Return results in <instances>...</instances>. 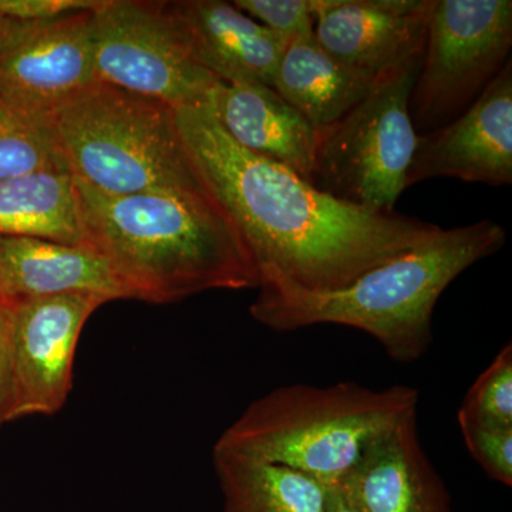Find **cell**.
I'll list each match as a JSON object with an SVG mask.
<instances>
[{
	"label": "cell",
	"mask_w": 512,
	"mask_h": 512,
	"mask_svg": "<svg viewBox=\"0 0 512 512\" xmlns=\"http://www.w3.org/2000/svg\"><path fill=\"white\" fill-rule=\"evenodd\" d=\"M338 487L359 512H451L446 485L421 448L417 412L367 448Z\"/></svg>",
	"instance_id": "4fadbf2b"
},
{
	"label": "cell",
	"mask_w": 512,
	"mask_h": 512,
	"mask_svg": "<svg viewBox=\"0 0 512 512\" xmlns=\"http://www.w3.org/2000/svg\"><path fill=\"white\" fill-rule=\"evenodd\" d=\"M175 120L202 183L241 231L259 284L281 279L309 292L338 291L440 229L320 191L285 165L235 143L211 104L175 110Z\"/></svg>",
	"instance_id": "6da1fadb"
},
{
	"label": "cell",
	"mask_w": 512,
	"mask_h": 512,
	"mask_svg": "<svg viewBox=\"0 0 512 512\" xmlns=\"http://www.w3.org/2000/svg\"><path fill=\"white\" fill-rule=\"evenodd\" d=\"M417 404L419 392L407 386L293 384L249 404L214 450L293 468L338 487L367 448L417 412Z\"/></svg>",
	"instance_id": "277c9868"
},
{
	"label": "cell",
	"mask_w": 512,
	"mask_h": 512,
	"mask_svg": "<svg viewBox=\"0 0 512 512\" xmlns=\"http://www.w3.org/2000/svg\"><path fill=\"white\" fill-rule=\"evenodd\" d=\"M421 59L423 53L384 72L346 116L319 130L316 188L365 210L393 212L419 140L410 96Z\"/></svg>",
	"instance_id": "8992f818"
},
{
	"label": "cell",
	"mask_w": 512,
	"mask_h": 512,
	"mask_svg": "<svg viewBox=\"0 0 512 512\" xmlns=\"http://www.w3.org/2000/svg\"><path fill=\"white\" fill-rule=\"evenodd\" d=\"M511 0H430L426 43L410 96L416 131L460 117L510 60Z\"/></svg>",
	"instance_id": "ba28073f"
},
{
	"label": "cell",
	"mask_w": 512,
	"mask_h": 512,
	"mask_svg": "<svg viewBox=\"0 0 512 512\" xmlns=\"http://www.w3.org/2000/svg\"><path fill=\"white\" fill-rule=\"evenodd\" d=\"M507 241L493 220L440 228L416 247L357 276L345 288L309 292L281 279H266L252 303V318L278 332L342 325L369 333L396 362L424 355L431 342L434 306L447 286Z\"/></svg>",
	"instance_id": "3957f363"
},
{
	"label": "cell",
	"mask_w": 512,
	"mask_h": 512,
	"mask_svg": "<svg viewBox=\"0 0 512 512\" xmlns=\"http://www.w3.org/2000/svg\"><path fill=\"white\" fill-rule=\"evenodd\" d=\"M458 421L512 429V348L508 343L468 390Z\"/></svg>",
	"instance_id": "44dd1931"
},
{
	"label": "cell",
	"mask_w": 512,
	"mask_h": 512,
	"mask_svg": "<svg viewBox=\"0 0 512 512\" xmlns=\"http://www.w3.org/2000/svg\"><path fill=\"white\" fill-rule=\"evenodd\" d=\"M76 187L86 245L106 259L128 299L171 303L258 288L245 239L208 188L106 195Z\"/></svg>",
	"instance_id": "7a4b0ae2"
},
{
	"label": "cell",
	"mask_w": 512,
	"mask_h": 512,
	"mask_svg": "<svg viewBox=\"0 0 512 512\" xmlns=\"http://www.w3.org/2000/svg\"><path fill=\"white\" fill-rule=\"evenodd\" d=\"M431 178L512 184V62L460 117L419 136L407 188Z\"/></svg>",
	"instance_id": "8fae6325"
},
{
	"label": "cell",
	"mask_w": 512,
	"mask_h": 512,
	"mask_svg": "<svg viewBox=\"0 0 512 512\" xmlns=\"http://www.w3.org/2000/svg\"><path fill=\"white\" fill-rule=\"evenodd\" d=\"M382 74L355 69L329 55L312 35L286 46L274 89L316 130L335 124L375 87Z\"/></svg>",
	"instance_id": "e0dca14e"
},
{
	"label": "cell",
	"mask_w": 512,
	"mask_h": 512,
	"mask_svg": "<svg viewBox=\"0 0 512 512\" xmlns=\"http://www.w3.org/2000/svg\"><path fill=\"white\" fill-rule=\"evenodd\" d=\"M0 237L86 245L73 175L35 173L0 180Z\"/></svg>",
	"instance_id": "ac0fdd59"
},
{
	"label": "cell",
	"mask_w": 512,
	"mask_h": 512,
	"mask_svg": "<svg viewBox=\"0 0 512 512\" xmlns=\"http://www.w3.org/2000/svg\"><path fill=\"white\" fill-rule=\"evenodd\" d=\"M0 302H2V301H0Z\"/></svg>",
	"instance_id": "83f0119b"
},
{
	"label": "cell",
	"mask_w": 512,
	"mask_h": 512,
	"mask_svg": "<svg viewBox=\"0 0 512 512\" xmlns=\"http://www.w3.org/2000/svg\"><path fill=\"white\" fill-rule=\"evenodd\" d=\"M461 434L474 460L485 473L504 485H512V429L477 426L458 421Z\"/></svg>",
	"instance_id": "603a6c76"
},
{
	"label": "cell",
	"mask_w": 512,
	"mask_h": 512,
	"mask_svg": "<svg viewBox=\"0 0 512 512\" xmlns=\"http://www.w3.org/2000/svg\"><path fill=\"white\" fill-rule=\"evenodd\" d=\"M232 3L286 42L315 33L318 0H235Z\"/></svg>",
	"instance_id": "7402d4cb"
},
{
	"label": "cell",
	"mask_w": 512,
	"mask_h": 512,
	"mask_svg": "<svg viewBox=\"0 0 512 512\" xmlns=\"http://www.w3.org/2000/svg\"><path fill=\"white\" fill-rule=\"evenodd\" d=\"M13 383L9 308L0 302V426L12 421Z\"/></svg>",
	"instance_id": "d4e9b609"
},
{
	"label": "cell",
	"mask_w": 512,
	"mask_h": 512,
	"mask_svg": "<svg viewBox=\"0 0 512 512\" xmlns=\"http://www.w3.org/2000/svg\"><path fill=\"white\" fill-rule=\"evenodd\" d=\"M103 0H0V15L16 22H43L93 12Z\"/></svg>",
	"instance_id": "cb8c5ba5"
},
{
	"label": "cell",
	"mask_w": 512,
	"mask_h": 512,
	"mask_svg": "<svg viewBox=\"0 0 512 512\" xmlns=\"http://www.w3.org/2000/svg\"><path fill=\"white\" fill-rule=\"evenodd\" d=\"M60 295L128 299L106 259L87 245L40 238L0 237V301Z\"/></svg>",
	"instance_id": "2e32d148"
},
{
	"label": "cell",
	"mask_w": 512,
	"mask_h": 512,
	"mask_svg": "<svg viewBox=\"0 0 512 512\" xmlns=\"http://www.w3.org/2000/svg\"><path fill=\"white\" fill-rule=\"evenodd\" d=\"M430 0H318L315 37L339 62L373 74L423 53Z\"/></svg>",
	"instance_id": "7c38bea8"
},
{
	"label": "cell",
	"mask_w": 512,
	"mask_h": 512,
	"mask_svg": "<svg viewBox=\"0 0 512 512\" xmlns=\"http://www.w3.org/2000/svg\"><path fill=\"white\" fill-rule=\"evenodd\" d=\"M74 180L106 195L205 190L175 110L96 83L52 117Z\"/></svg>",
	"instance_id": "5b68a950"
},
{
	"label": "cell",
	"mask_w": 512,
	"mask_h": 512,
	"mask_svg": "<svg viewBox=\"0 0 512 512\" xmlns=\"http://www.w3.org/2000/svg\"><path fill=\"white\" fill-rule=\"evenodd\" d=\"M107 303L93 295H60L6 303L12 356V421L55 414L73 386L74 356L84 325Z\"/></svg>",
	"instance_id": "30bf717a"
},
{
	"label": "cell",
	"mask_w": 512,
	"mask_h": 512,
	"mask_svg": "<svg viewBox=\"0 0 512 512\" xmlns=\"http://www.w3.org/2000/svg\"><path fill=\"white\" fill-rule=\"evenodd\" d=\"M35 173H69L52 121L0 100V180Z\"/></svg>",
	"instance_id": "ffe728a7"
},
{
	"label": "cell",
	"mask_w": 512,
	"mask_h": 512,
	"mask_svg": "<svg viewBox=\"0 0 512 512\" xmlns=\"http://www.w3.org/2000/svg\"><path fill=\"white\" fill-rule=\"evenodd\" d=\"M97 80L173 110L207 106L220 80L195 60L173 2L103 0L93 12Z\"/></svg>",
	"instance_id": "52a82bcc"
},
{
	"label": "cell",
	"mask_w": 512,
	"mask_h": 512,
	"mask_svg": "<svg viewBox=\"0 0 512 512\" xmlns=\"http://www.w3.org/2000/svg\"><path fill=\"white\" fill-rule=\"evenodd\" d=\"M224 512H326L330 487L293 468L212 450Z\"/></svg>",
	"instance_id": "d6986e66"
},
{
	"label": "cell",
	"mask_w": 512,
	"mask_h": 512,
	"mask_svg": "<svg viewBox=\"0 0 512 512\" xmlns=\"http://www.w3.org/2000/svg\"><path fill=\"white\" fill-rule=\"evenodd\" d=\"M16 20H10L5 16L0 15V42L9 35L10 30L16 25Z\"/></svg>",
	"instance_id": "4316f807"
},
{
	"label": "cell",
	"mask_w": 512,
	"mask_h": 512,
	"mask_svg": "<svg viewBox=\"0 0 512 512\" xmlns=\"http://www.w3.org/2000/svg\"><path fill=\"white\" fill-rule=\"evenodd\" d=\"M195 60L222 83L264 84L274 89L289 42L222 0L173 2Z\"/></svg>",
	"instance_id": "5bb4252c"
},
{
	"label": "cell",
	"mask_w": 512,
	"mask_h": 512,
	"mask_svg": "<svg viewBox=\"0 0 512 512\" xmlns=\"http://www.w3.org/2000/svg\"><path fill=\"white\" fill-rule=\"evenodd\" d=\"M326 512H359L339 487H330Z\"/></svg>",
	"instance_id": "484cf974"
},
{
	"label": "cell",
	"mask_w": 512,
	"mask_h": 512,
	"mask_svg": "<svg viewBox=\"0 0 512 512\" xmlns=\"http://www.w3.org/2000/svg\"><path fill=\"white\" fill-rule=\"evenodd\" d=\"M93 12L16 23L0 42V100L52 120L57 111L99 83Z\"/></svg>",
	"instance_id": "9c48e42d"
},
{
	"label": "cell",
	"mask_w": 512,
	"mask_h": 512,
	"mask_svg": "<svg viewBox=\"0 0 512 512\" xmlns=\"http://www.w3.org/2000/svg\"><path fill=\"white\" fill-rule=\"evenodd\" d=\"M211 109L235 143L288 167L312 183L319 130L275 89L264 84L218 83Z\"/></svg>",
	"instance_id": "9a60e30c"
}]
</instances>
